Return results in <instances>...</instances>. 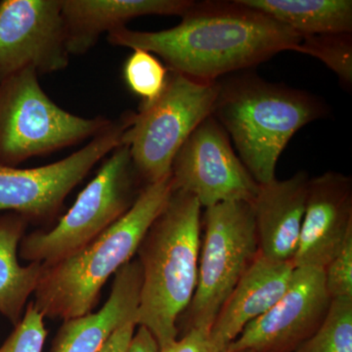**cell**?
<instances>
[{"mask_svg": "<svg viewBox=\"0 0 352 352\" xmlns=\"http://www.w3.org/2000/svg\"><path fill=\"white\" fill-rule=\"evenodd\" d=\"M132 116L122 113L87 145L55 163L32 168L0 166V212H15L29 226L52 224L76 185L122 144Z\"/></svg>", "mask_w": 352, "mask_h": 352, "instance_id": "cell-9", "label": "cell"}, {"mask_svg": "<svg viewBox=\"0 0 352 352\" xmlns=\"http://www.w3.org/2000/svg\"><path fill=\"white\" fill-rule=\"evenodd\" d=\"M201 210L193 196L173 191L136 252L142 270L138 326L154 336L161 351L177 340L178 319L195 294Z\"/></svg>", "mask_w": 352, "mask_h": 352, "instance_id": "cell-3", "label": "cell"}, {"mask_svg": "<svg viewBox=\"0 0 352 352\" xmlns=\"http://www.w3.org/2000/svg\"><path fill=\"white\" fill-rule=\"evenodd\" d=\"M161 352H227V347L212 338L210 329L192 328Z\"/></svg>", "mask_w": 352, "mask_h": 352, "instance_id": "cell-25", "label": "cell"}, {"mask_svg": "<svg viewBox=\"0 0 352 352\" xmlns=\"http://www.w3.org/2000/svg\"><path fill=\"white\" fill-rule=\"evenodd\" d=\"M292 261H270L258 254L220 308L210 328L212 338L228 347L251 322L266 314L288 289Z\"/></svg>", "mask_w": 352, "mask_h": 352, "instance_id": "cell-17", "label": "cell"}, {"mask_svg": "<svg viewBox=\"0 0 352 352\" xmlns=\"http://www.w3.org/2000/svg\"><path fill=\"white\" fill-rule=\"evenodd\" d=\"M122 76L126 87L141 99V103H150L166 87L168 69L152 53L134 50L124 62Z\"/></svg>", "mask_w": 352, "mask_h": 352, "instance_id": "cell-22", "label": "cell"}, {"mask_svg": "<svg viewBox=\"0 0 352 352\" xmlns=\"http://www.w3.org/2000/svg\"><path fill=\"white\" fill-rule=\"evenodd\" d=\"M298 36L352 32L351 0H241Z\"/></svg>", "mask_w": 352, "mask_h": 352, "instance_id": "cell-19", "label": "cell"}, {"mask_svg": "<svg viewBox=\"0 0 352 352\" xmlns=\"http://www.w3.org/2000/svg\"><path fill=\"white\" fill-rule=\"evenodd\" d=\"M296 52L323 62L346 89L352 85V36L351 32L302 36Z\"/></svg>", "mask_w": 352, "mask_h": 352, "instance_id": "cell-21", "label": "cell"}, {"mask_svg": "<svg viewBox=\"0 0 352 352\" xmlns=\"http://www.w3.org/2000/svg\"><path fill=\"white\" fill-rule=\"evenodd\" d=\"M352 235V178L337 171L310 177L295 268L326 265Z\"/></svg>", "mask_w": 352, "mask_h": 352, "instance_id": "cell-13", "label": "cell"}, {"mask_svg": "<svg viewBox=\"0 0 352 352\" xmlns=\"http://www.w3.org/2000/svg\"><path fill=\"white\" fill-rule=\"evenodd\" d=\"M127 352H161V349L154 336L145 327L138 326Z\"/></svg>", "mask_w": 352, "mask_h": 352, "instance_id": "cell-27", "label": "cell"}, {"mask_svg": "<svg viewBox=\"0 0 352 352\" xmlns=\"http://www.w3.org/2000/svg\"><path fill=\"white\" fill-rule=\"evenodd\" d=\"M294 352H352V298L333 300L320 327Z\"/></svg>", "mask_w": 352, "mask_h": 352, "instance_id": "cell-20", "label": "cell"}, {"mask_svg": "<svg viewBox=\"0 0 352 352\" xmlns=\"http://www.w3.org/2000/svg\"><path fill=\"white\" fill-rule=\"evenodd\" d=\"M323 271L326 289L332 300L352 298V235Z\"/></svg>", "mask_w": 352, "mask_h": 352, "instance_id": "cell-24", "label": "cell"}, {"mask_svg": "<svg viewBox=\"0 0 352 352\" xmlns=\"http://www.w3.org/2000/svg\"><path fill=\"white\" fill-rule=\"evenodd\" d=\"M219 80L204 82L168 71L162 94L141 103L132 116L122 144L143 184L170 177L171 164L183 143L203 120L212 116Z\"/></svg>", "mask_w": 352, "mask_h": 352, "instance_id": "cell-7", "label": "cell"}, {"mask_svg": "<svg viewBox=\"0 0 352 352\" xmlns=\"http://www.w3.org/2000/svg\"><path fill=\"white\" fill-rule=\"evenodd\" d=\"M29 223L15 212L0 214V314L15 327L41 279L43 264L21 265V241Z\"/></svg>", "mask_w": 352, "mask_h": 352, "instance_id": "cell-18", "label": "cell"}, {"mask_svg": "<svg viewBox=\"0 0 352 352\" xmlns=\"http://www.w3.org/2000/svg\"><path fill=\"white\" fill-rule=\"evenodd\" d=\"M112 122L64 110L45 94L38 73L24 69L0 82V166L18 168L32 157L80 144Z\"/></svg>", "mask_w": 352, "mask_h": 352, "instance_id": "cell-5", "label": "cell"}, {"mask_svg": "<svg viewBox=\"0 0 352 352\" xmlns=\"http://www.w3.org/2000/svg\"><path fill=\"white\" fill-rule=\"evenodd\" d=\"M170 179L173 191L193 196L205 208L227 201L251 204L259 188L228 134L212 116L194 129L175 155Z\"/></svg>", "mask_w": 352, "mask_h": 352, "instance_id": "cell-10", "label": "cell"}, {"mask_svg": "<svg viewBox=\"0 0 352 352\" xmlns=\"http://www.w3.org/2000/svg\"><path fill=\"white\" fill-rule=\"evenodd\" d=\"M136 327L135 321L126 322L110 336L99 352H127Z\"/></svg>", "mask_w": 352, "mask_h": 352, "instance_id": "cell-26", "label": "cell"}, {"mask_svg": "<svg viewBox=\"0 0 352 352\" xmlns=\"http://www.w3.org/2000/svg\"><path fill=\"white\" fill-rule=\"evenodd\" d=\"M140 184L129 147L122 143L56 226L24 236L20 258L50 265L80 251L129 212L143 188Z\"/></svg>", "mask_w": 352, "mask_h": 352, "instance_id": "cell-6", "label": "cell"}, {"mask_svg": "<svg viewBox=\"0 0 352 352\" xmlns=\"http://www.w3.org/2000/svg\"><path fill=\"white\" fill-rule=\"evenodd\" d=\"M191 0H62V15L69 55H82L104 32L126 27L147 15L182 16Z\"/></svg>", "mask_w": 352, "mask_h": 352, "instance_id": "cell-16", "label": "cell"}, {"mask_svg": "<svg viewBox=\"0 0 352 352\" xmlns=\"http://www.w3.org/2000/svg\"><path fill=\"white\" fill-rule=\"evenodd\" d=\"M69 56L62 0L0 1V82L28 69L63 71Z\"/></svg>", "mask_w": 352, "mask_h": 352, "instance_id": "cell-11", "label": "cell"}, {"mask_svg": "<svg viewBox=\"0 0 352 352\" xmlns=\"http://www.w3.org/2000/svg\"><path fill=\"white\" fill-rule=\"evenodd\" d=\"M46 337L43 315L31 302L25 307L22 320L0 346V352H43Z\"/></svg>", "mask_w": 352, "mask_h": 352, "instance_id": "cell-23", "label": "cell"}, {"mask_svg": "<svg viewBox=\"0 0 352 352\" xmlns=\"http://www.w3.org/2000/svg\"><path fill=\"white\" fill-rule=\"evenodd\" d=\"M195 294L188 328H212L220 308L258 254L251 204L227 201L206 208Z\"/></svg>", "mask_w": 352, "mask_h": 352, "instance_id": "cell-8", "label": "cell"}, {"mask_svg": "<svg viewBox=\"0 0 352 352\" xmlns=\"http://www.w3.org/2000/svg\"><path fill=\"white\" fill-rule=\"evenodd\" d=\"M331 302L322 268H295L282 298L251 322L227 352H294L318 330Z\"/></svg>", "mask_w": 352, "mask_h": 352, "instance_id": "cell-12", "label": "cell"}, {"mask_svg": "<svg viewBox=\"0 0 352 352\" xmlns=\"http://www.w3.org/2000/svg\"><path fill=\"white\" fill-rule=\"evenodd\" d=\"M179 24L160 32H109V43L161 58L168 71L204 82L248 71L284 51H298L302 36L241 0L193 1Z\"/></svg>", "mask_w": 352, "mask_h": 352, "instance_id": "cell-1", "label": "cell"}, {"mask_svg": "<svg viewBox=\"0 0 352 352\" xmlns=\"http://www.w3.org/2000/svg\"><path fill=\"white\" fill-rule=\"evenodd\" d=\"M173 191L170 177L145 185L129 212L96 239L58 263L43 264L32 302L44 318L65 321L91 314L104 285L132 261Z\"/></svg>", "mask_w": 352, "mask_h": 352, "instance_id": "cell-4", "label": "cell"}, {"mask_svg": "<svg viewBox=\"0 0 352 352\" xmlns=\"http://www.w3.org/2000/svg\"><path fill=\"white\" fill-rule=\"evenodd\" d=\"M309 175L298 171L288 179L259 185L252 201L259 254L270 261H293L302 230Z\"/></svg>", "mask_w": 352, "mask_h": 352, "instance_id": "cell-14", "label": "cell"}, {"mask_svg": "<svg viewBox=\"0 0 352 352\" xmlns=\"http://www.w3.org/2000/svg\"><path fill=\"white\" fill-rule=\"evenodd\" d=\"M142 287L138 259L117 271L107 302L97 312L65 320L53 340L51 352H99L118 328L129 321L138 324Z\"/></svg>", "mask_w": 352, "mask_h": 352, "instance_id": "cell-15", "label": "cell"}, {"mask_svg": "<svg viewBox=\"0 0 352 352\" xmlns=\"http://www.w3.org/2000/svg\"><path fill=\"white\" fill-rule=\"evenodd\" d=\"M219 83L212 117L259 185L276 179L278 160L296 132L329 113L325 102L310 92L267 82L249 69Z\"/></svg>", "mask_w": 352, "mask_h": 352, "instance_id": "cell-2", "label": "cell"}]
</instances>
